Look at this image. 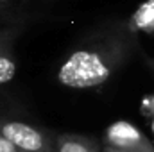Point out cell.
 Returning a JSON list of instances; mask_svg holds the SVG:
<instances>
[{
    "instance_id": "6da1fadb",
    "label": "cell",
    "mask_w": 154,
    "mask_h": 152,
    "mask_svg": "<svg viewBox=\"0 0 154 152\" xmlns=\"http://www.w3.org/2000/svg\"><path fill=\"white\" fill-rule=\"evenodd\" d=\"M122 47L79 48L59 66L57 81L74 90H86L104 84L120 63Z\"/></svg>"
},
{
    "instance_id": "7a4b0ae2",
    "label": "cell",
    "mask_w": 154,
    "mask_h": 152,
    "mask_svg": "<svg viewBox=\"0 0 154 152\" xmlns=\"http://www.w3.org/2000/svg\"><path fill=\"white\" fill-rule=\"evenodd\" d=\"M0 134H4L22 152H56V140L38 127L25 122H2Z\"/></svg>"
},
{
    "instance_id": "3957f363",
    "label": "cell",
    "mask_w": 154,
    "mask_h": 152,
    "mask_svg": "<svg viewBox=\"0 0 154 152\" xmlns=\"http://www.w3.org/2000/svg\"><path fill=\"white\" fill-rule=\"evenodd\" d=\"M102 145L127 152H154L151 140L129 122H113L102 136Z\"/></svg>"
},
{
    "instance_id": "277c9868",
    "label": "cell",
    "mask_w": 154,
    "mask_h": 152,
    "mask_svg": "<svg viewBox=\"0 0 154 152\" xmlns=\"http://www.w3.org/2000/svg\"><path fill=\"white\" fill-rule=\"evenodd\" d=\"M56 152H102V145L91 138L65 132L56 136Z\"/></svg>"
},
{
    "instance_id": "5b68a950",
    "label": "cell",
    "mask_w": 154,
    "mask_h": 152,
    "mask_svg": "<svg viewBox=\"0 0 154 152\" xmlns=\"http://www.w3.org/2000/svg\"><path fill=\"white\" fill-rule=\"evenodd\" d=\"M14 75H16V63L9 56L0 54V84L11 82Z\"/></svg>"
},
{
    "instance_id": "8992f818",
    "label": "cell",
    "mask_w": 154,
    "mask_h": 152,
    "mask_svg": "<svg viewBox=\"0 0 154 152\" xmlns=\"http://www.w3.org/2000/svg\"><path fill=\"white\" fill-rule=\"evenodd\" d=\"M0 152H22L18 147H14L4 134H0Z\"/></svg>"
},
{
    "instance_id": "52a82bcc",
    "label": "cell",
    "mask_w": 154,
    "mask_h": 152,
    "mask_svg": "<svg viewBox=\"0 0 154 152\" xmlns=\"http://www.w3.org/2000/svg\"><path fill=\"white\" fill-rule=\"evenodd\" d=\"M142 57H143L145 65H147V66H149V68H151V70L154 72V57H149V56H147L145 52H142Z\"/></svg>"
},
{
    "instance_id": "ba28073f",
    "label": "cell",
    "mask_w": 154,
    "mask_h": 152,
    "mask_svg": "<svg viewBox=\"0 0 154 152\" xmlns=\"http://www.w3.org/2000/svg\"><path fill=\"white\" fill-rule=\"evenodd\" d=\"M102 152H127V150H120V149L109 147V145H102Z\"/></svg>"
}]
</instances>
